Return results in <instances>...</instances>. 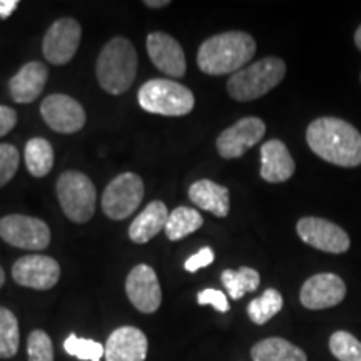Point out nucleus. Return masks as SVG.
I'll return each instance as SVG.
<instances>
[{"mask_svg": "<svg viewBox=\"0 0 361 361\" xmlns=\"http://www.w3.org/2000/svg\"><path fill=\"white\" fill-rule=\"evenodd\" d=\"M202 216L200 211L192 209V207L180 206L176 207L173 213L169 214L168 224H166V236H168L171 241H179V239L189 236L194 231L202 226Z\"/></svg>", "mask_w": 361, "mask_h": 361, "instance_id": "b1692460", "label": "nucleus"}, {"mask_svg": "<svg viewBox=\"0 0 361 361\" xmlns=\"http://www.w3.org/2000/svg\"><path fill=\"white\" fill-rule=\"evenodd\" d=\"M17 124V112L12 107L0 106V137L11 133Z\"/></svg>", "mask_w": 361, "mask_h": 361, "instance_id": "72a5a7b5", "label": "nucleus"}, {"mask_svg": "<svg viewBox=\"0 0 361 361\" xmlns=\"http://www.w3.org/2000/svg\"><path fill=\"white\" fill-rule=\"evenodd\" d=\"M306 142L322 159L341 168L361 164V134L338 117H319L306 130Z\"/></svg>", "mask_w": 361, "mask_h": 361, "instance_id": "f257e3e1", "label": "nucleus"}, {"mask_svg": "<svg viewBox=\"0 0 361 361\" xmlns=\"http://www.w3.org/2000/svg\"><path fill=\"white\" fill-rule=\"evenodd\" d=\"M137 74V52L124 37H116L99 54L96 75L101 87L112 96L124 94Z\"/></svg>", "mask_w": 361, "mask_h": 361, "instance_id": "7ed1b4c3", "label": "nucleus"}, {"mask_svg": "<svg viewBox=\"0 0 361 361\" xmlns=\"http://www.w3.org/2000/svg\"><path fill=\"white\" fill-rule=\"evenodd\" d=\"M126 293L129 301L141 313H154L159 310L162 291L156 271L149 264H137L126 279Z\"/></svg>", "mask_w": 361, "mask_h": 361, "instance_id": "4468645a", "label": "nucleus"}, {"mask_svg": "<svg viewBox=\"0 0 361 361\" xmlns=\"http://www.w3.org/2000/svg\"><path fill=\"white\" fill-rule=\"evenodd\" d=\"M24 157L27 169L35 178H44V176L51 173L54 166V149L47 139H30L25 146Z\"/></svg>", "mask_w": 361, "mask_h": 361, "instance_id": "5701e85b", "label": "nucleus"}, {"mask_svg": "<svg viewBox=\"0 0 361 361\" xmlns=\"http://www.w3.org/2000/svg\"><path fill=\"white\" fill-rule=\"evenodd\" d=\"M329 351L340 361H361V341L348 331L333 333Z\"/></svg>", "mask_w": 361, "mask_h": 361, "instance_id": "cd10ccee", "label": "nucleus"}, {"mask_svg": "<svg viewBox=\"0 0 361 361\" xmlns=\"http://www.w3.org/2000/svg\"><path fill=\"white\" fill-rule=\"evenodd\" d=\"M19 7V0H0V19H7Z\"/></svg>", "mask_w": 361, "mask_h": 361, "instance_id": "f704fd0d", "label": "nucleus"}, {"mask_svg": "<svg viewBox=\"0 0 361 361\" xmlns=\"http://www.w3.org/2000/svg\"><path fill=\"white\" fill-rule=\"evenodd\" d=\"M197 303L200 305H211L213 308H216L219 313H228L229 308V301L223 291L213 290V288H207V290H202L200 295H197Z\"/></svg>", "mask_w": 361, "mask_h": 361, "instance_id": "2f4dec72", "label": "nucleus"}, {"mask_svg": "<svg viewBox=\"0 0 361 361\" xmlns=\"http://www.w3.org/2000/svg\"><path fill=\"white\" fill-rule=\"evenodd\" d=\"M283 310L281 293L273 290H266L259 298H255L247 305V316L255 324H266L273 316H276Z\"/></svg>", "mask_w": 361, "mask_h": 361, "instance_id": "a878e982", "label": "nucleus"}, {"mask_svg": "<svg viewBox=\"0 0 361 361\" xmlns=\"http://www.w3.org/2000/svg\"><path fill=\"white\" fill-rule=\"evenodd\" d=\"M20 154L16 146L12 144H0V188L6 186L17 169H19Z\"/></svg>", "mask_w": 361, "mask_h": 361, "instance_id": "7c9ffc66", "label": "nucleus"}, {"mask_svg": "<svg viewBox=\"0 0 361 361\" xmlns=\"http://www.w3.org/2000/svg\"><path fill=\"white\" fill-rule=\"evenodd\" d=\"M0 238L11 246L40 251L51 243V229L39 218L11 214L0 219Z\"/></svg>", "mask_w": 361, "mask_h": 361, "instance_id": "6e6552de", "label": "nucleus"}, {"mask_svg": "<svg viewBox=\"0 0 361 361\" xmlns=\"http://www.w3.org/2000/svg\"><path fill=\"white\" fill-rule=\"evenodd\" d=\"M4 281H6V273H4L2 266H0V288H2V284H4Z\"/></svg>", "mask_w": 361, "mask_h": 361, "instance_id": "4c0bfd02", "label": "nucleus"}, {"mask_svg": "<svg viewBox=\"0 0 361 361\" xmlns=\"http://www.w3.org/2000/svg\"><path fill=\"white\" fill-rule=\"evenodd\" d=\"M252 361H308L301 348L283 338H266L252 346Z\"/></svg>", "mask_w": 361, "mask_h": 361, "instance_id": "4be33fe9", "label": "nucleus"}, {"mask_svg": "<svg viewBox=\"0 0 361 361\" xmlns=\"http://www.w3.org/2000/svg\"><path fill=\"white\" fill-rule=\"evenodd\" d=\"M355 44H356V47H358L360 51H361V25L358 27V29H356V34H355Z\"/></svg>", "mask_w": 361, "mask_h": 361, "instance_id": "e433bc0d", "label": "nucleus"}, {"mask_svg": "<svg viewBox=\"0 0 361 361\" xmlns=\"http://www.w3.org/2000/svg\"><path fill=\"white\" fill-rule=\"evenodd\" d=\"M221 281L228 290L233 300H241L246 293H252L259 288L261 278L256 269L243 266L239 269H224L221 274Z\"/></svg>", "mask_w": 361, "mask_h": 361, "instance_id": "393cba45", "label": "nucleus"}, {"mask_svg": "<svg viewBox=\"0 0 361 361\" xmlns=\"http://www.w3.org/2000/svg\"><path fill=\"white\" fill-rule=\"evenodd\" d=\"M144 197L142 179L134 173H123L112 179L102 194V211L107 218L121 221L137 209Z\"/></svg>", "mask_w": 361, "mask_h": 361, "instance_id": "0eeeda50", "label": "nucleus"}, {"mask_svg": "<svg viewBox=\"0 0 361 361\" xmlns=\"http://www.w3.org/2000/svg\"><path fill=\"white\" fill-rule=\"evenodd\" d=\"M296 164L286 144L278 139L266 141L261 147V178L268 183H284L295 174Z\"/></svg>", "mask_w": 361, "mask_h": 361, "instance_id": "a211bd4d", "label": "nucleus"}, {"mask_svg": "<svg viewBox=\"0 0 361 361\" xmlns=\"http://www.w3.org/2000/svg\"><path fill=\"white\" fill-rule=\"evenodd\" d=\"M40 114L56 133H78L85 124V111L80 104L64 94H51L42 101Z\"/></svg>", "mask_w": 361, "mask_h": 361, "instance_id": "f8f14e48", "label": "nucleus"}, {"mask_svg": "<svg viewBox=\"0 0 361 361\" xmlns=\"http://www.w3.org/2000/svg\"><path fill=\"white\" fill-rule=\"evenodd\" d=\"M80 34H82V30H80L79 22L75 19L66 17V19L56 20L49 27L44 37V57L54 66H64L71 62L78 52Z\"/></svg>", "mask_w": 361, "mask_h": 361, "instance_id": "1a4fd4ad", "label": "nucleus"}, {"mask_svg": "<svg viewBox=\"0 0 361 361\" xmlns=\"http://www.w3.org/2000/svg\"><path fill=\"white\" fill-rule=\"evenodd\" d=\"M57 197L64 214L74 223H85L96 211V188L79 171H66L57 180Z\"/></svg>", "mask_w": 361, "mask_h": 361, "instance_id": "423d86ee", "label": "nucleus"}, {"mask_svg": "<svg viewBox=\"0 0 361 361\" xmlns=\"http://www.w3.org/2000/svg\"><path fill=\"white\" fill-rule=\"evenodd\" d=\"M29 361H54L52 340L42 329H34L27 340Z\"/></svg>", "mask_w": 361, "mask_h": 361, "instance_id": "c756f323", "label": "nucleus"}, {"mask_svg": "<svg viewBox=\"0 0 361 361\" xmlns=\"http://www.w3.org/2000/svg\"><path fill=\"white\" fill-rule=\"evenodd\" d=\"M19 322L11 310L0 306V358H12L19 350Z\"/></svg>", "mask_w": 361, "mask_h": 361, "instance_id": "bb28decb", "label": "nucleus"}, {"mask_svg": "<svg viewBox=\"0 0 361 361\" xmlns=\"http://www.w3.org/2000/svg\"><path fill=\"white\" fill-rule=\"evenodd\" d=\"M64 350L71 356H75L82 361H101L102 356L106 355V346H102L101 343L87 340V338H79L74 333L67 336Z\"/></svg>", "mask_w": 361, "mask_h": 361, "instance_id": "c85d7f7f", "label": "nucleus"}, {"mask_svg": "<svg viewBox=\"0 0 361 361\" xmlns=\"http://www.w3.org/2000/svg\"><path fill=\"white\" fill-rule=\"evenodd\" d=\"M137 99L144 111L159 116H186L194 107L191 90L169 79L147 80Z\"/></svg>", "mask_w": 361, "mask_h": 361, "instance_id": "39448f33", "label": "nucleus"}, {"mask_svg": "<svg viewBox=\"0 0 361 361\" xmlns=\"http://www.w3.org/2000/svg\"><path fill=\"white\" fill-rule=\"evenodd\" d=\"M346 296V284L338 274L319 273L306 279L300 301L308 310H326L340 305Z\"/></svg>", "mask_w": 361, "mask_h": 361, "instance_id": "2eb2a0df", "label": "nucleus"}, {"mask_svg": "<svg viewBox=\"0 0 361 361\" xmlns=\"http://www.w3.org/2000/svg\"><path fill=\"white\" fill-rule=\"evenodd\" d=\"M12 278L20 286L32 290H51L61 278V266L51 256H24L13 264Z\"/></svg>", "mask_w": 361, "mask_h": 361, "instance_id": "9b49d317", "label": "nucleus"}, {"mask_svg": "<svg viewBox=\"0 0 361 361\" xmlns=\"http://www.w3.org/2000/svg\"><path fill=\"white\" fill-rule=\"evenodd\" d=\"M214 261V252L211 247H202L201 251H197L196 255H192L186 263H184V269L189 271V273H196L206 266L213 264Z\"/></svg>", "mask_w": 361, "mask_h": 361, "instance_id": "473e14b6", "label": "nucleus"}, {"mask_svg": "<svg viewBox=\"0 0 361 361\" xmlns=\"http://www.w3.org/2000/svg\"><path fill=\"white\" fill-rule=\"evenodd\" d=\"M104 356L106 361H144L147 356V338L139 328H117L106 343Z\"/></svg>", "mask_w": 361, "mask_h": 361, "instance_id": "f3484780", "label": "nucleus"}, {"mask_svg": "<svg viewBox=\"0 0 361 361\" xmlns=\"http://www.w3.org/2000/svg\"><path fill=\"white\" fill-rule=\"evenodd\" d=\"M49 72L42 62H29L8 82V90L16 102L29 104L40 96L47 82Z\"/></svg>", "mask_w": 361, "mask_h": 361, "instance_id": "6ab92c4d", "label": "nucleus"}, {"mask_svg": "<svg viewBox=\"0 0 361 361\" xmlns=\"http://www.w3.org/2000/svg\"><path fill=\"white\" fill-rule=\"evenodd\" d=\"M296 231L306 245L324 252L341 255L350 250V236L340 226L323 218H303L298 221Z\"/></svg>", "mask_w": 361, "mask_h": 361, "instance_id": "9d476101", "label": "nucleus"}, {"mask_svg": "<svg viewBox=\"0 0 361 361\" xmlns=\"http://www.w3.org/2000/svg\"><path fill=\"white\" fill-rule=\"evenodd\" d=\"M264 133L266 124L259 117H243L231 128L221 133L216 147L224 159H236L245 154L247 149L258 144Z\"/></svg>", "mask_w": 361, "mask_h": 361, "instance_id": "ddd939ff", "label": "nucleus"}, {"mask_svg": "<svg viewBox=\"0 0 361 361\" xmlns=\"http://www.w3.org/2000/svg\"><path fill=\"white\" fill-rule=\"evenodd\" d=\"M147 54L157 69L171 78H183L186 74V57L183 47L174 37L164 32L147 35Z\"/></svg>", "mask_w": 361, "mask_h": 361, "instance_id": "dca6fc26", "label": "nucleus"}, {"mask_svg": "<svg viewBox=\"0 0 361 361\" xmlns=\"http://www.w3.org/2000/svg\"><path fill=\"white\" fill-rule=\"evenodd\" d=\"M256 54V42L250 34L233 30L218 34L202 42L197 52V66L204 74H236Z\"/></svg>", "mask_w": 361, "mask_h": 361, "instance_id": "f03ea898", "label": "nucleus"}, {"mask_svg": "<svg viewBox=\"0 0 361 361\" xmlns=\"http://www.w3.org/2000/svg\"><path fill=\"white\" fill-rule=\"evenodd\" d=\"M169 213L168 207L162 201H152L144 207V211L133 221L129 226V238L130 241L144 245L149 243L152 238H156L162 229H166L168 224Z\"/></svg>", "mask_w": 361, "mask_h": 361, "instance_id": "aec40b11", "label": "nucleus"}, {"mask_svg": "<svg viewBox=\"0 0 361 361\" xmlns=\"http://www.w3.org/2000/svg\"><path fill=\"white\" fill-rule=\"evenodd\" d=\"M146 4L147 7H152V8H159V7H166V6H169V0H146Z\"/></svg>", "mask_w": 361, "mask_h": 361, "instance_id": "c9c22d12", "label": "nucleus"}, {"mask_svg": "<svg viewBox=\"0 0 361 361\" xmlns=\"http://www.w3.org/2000/svg\"><path fill=\"white\" fill-rule=\"evenodd\" d=\"M286 64L279 57H266L238 71L228 80V92L234 101L246 102L263 97L284 79Z\"/></svg>", "mask_w": 361, "mask_h": 361, "instance_id": "20e7f679", "label": "nucleus"}, {"mask_svg": "<svg viewBox=\"0 0 361 361\" xmlns=\"http://www.w3.org/2000/svg\"><path fill=\"white\" fill-rule=\"evenodd\" d=\"M189 200L201 209L209 211L218 218L229 214V189L214 180L201 179L189 188Z\"/></svg>", "mask_w": 361, "mask_h": 361, "instance_id": "412c9836", "label": "nucleus"}]
</instances>
